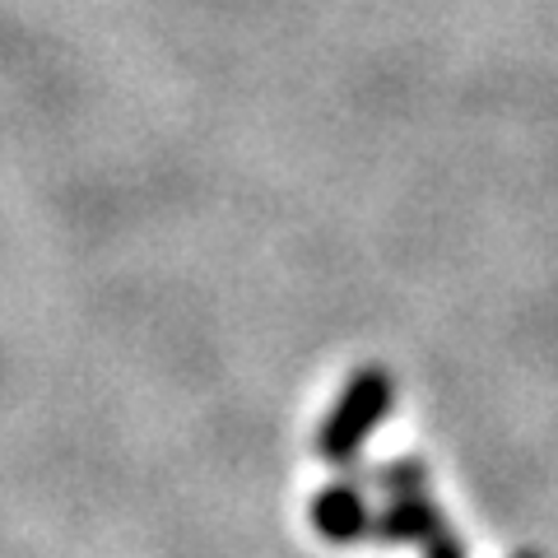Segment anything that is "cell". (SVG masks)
<instances>
[{
    "mask_svg": "<svg viewBox=\"0 0 558 558\" xmlns=\"http://www.w3.org/2000/svg\"><path fill=\"white\" fill-rule=\"evenodd\" d=\"M391 400H396V381L387 368H377V363H368V368H359L354 377H349V387L340 391L336 410L326 414V424L317 433V451L322 461L330 465H349L359 457V447L373 438V433L381 428V418L391 414Z\"/></svg>",
    "mask_w": 558,
    "mask_h": 558,
    "instance_id": "1",
    "label": "cell"
},
{
    "mask_svg": "<svg viewBox=\"0 0 558 558\" xmlns=\"http://www.w3.org/2000/svg\"><path fill=\"white\" fill-rule=\"evenodd\" d=\"M312 521H317V531L326 539H340V545H349V539H363L368 535V502H363V488L359 484H326L317 502H312Z\"/></svg>",
    "mask_w": 558,
    "mask_h": 558,
    "instance_id": "2",
    "label": "cell"
},
{
    "mask_svg": "<svg viewBox=\"0 0 558 558\" xmlns=\"http://www.w3.org/2000/svg\"><path fill=\"white\" fill-rule=\"evenodd\" d=\"M418 539H424L428 558H465V554H461V539L451 535V526L442 521V512L428 521V526H424V535H418Z\"/></svg>",
    "mask_w": 558,
    "mask_h": 558,
    "instance_id": "3",
    "label": "cell"
},
{
    "mask_svg": "<svg viewBox=\"0 0 558 558\" xmlns=\"http://www.w3.org/2000/svg\"><path fill=\"white\" fill-rule=\"evenodd\" d=\"M517 558H539V554H517Z\"/></svg>",
    "mask_w": 558,
    "mask_h": 558,
    "instance_id": "4",
    "label": "cell"
}]
</instances>
